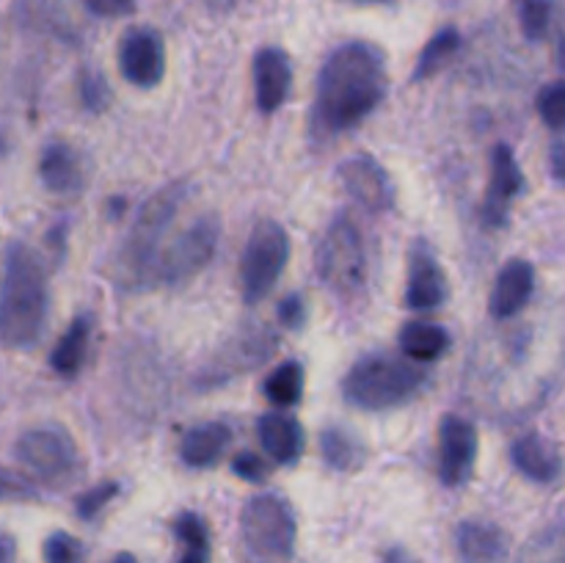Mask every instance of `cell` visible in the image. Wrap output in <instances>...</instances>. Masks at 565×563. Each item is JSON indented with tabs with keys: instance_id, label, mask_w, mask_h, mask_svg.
<instances>
[{
	"instance_id": "cell-1",
	"label": "cell",
	"mask_w": 565,
	"mask_h": 563,
	"mask_svg": "<svg viewBox=\"0 0 565 563\" xmlns=\"http://www.w3.org/2000/svg\"><path fill=\"white\" fill-rule=\"evenodd\" d=\"M386 97V61L375 44H340L323 61L315 88L312 127L337 136L362 125Z\"/></svg>"
},
{
	"instance_id": "cell-2",
	"label": "cell",
	"mask_w": 565,
	"mask_h": 563,
	"mask_svg": "<svg viewBox=\"0 0 565 563\" xmlns=\"http://www.w3.org/2000/svg\"><path fill=\"white\" fill-rule=\"evenodd\" d=\"M50 315L47 270L28 243L6 248L0 270V342L14 351L33 348L44 334Z\"/></svg>"
},
{
	"instance_id": "cell-3",
	"label": "cell",
	"mask_w": 565,
	"mask_h": 563,
	"mask_svg": "<svg viewBox=\"0 0 565 563\" xmlns=\"http://www.w3.org/2000/svg\"><path fill=\"white\" fill-rule=\"evenodd\" d=\"M425 370L419 362L395 353H367L342 379V395L364 412H386L419 395Z\"/></svg>"
},
{
	"instance_id": "cell-4",
	"label": "cell",
	"mask_w": 565,
	"mask_h": 563,
	"mask_svg": "<svg viewBox=\"0 0 565 563\" xmlns=\"http://www.w3.org/2000/svg\"><path fill=\"white\" fill-rule=\"evenodd\" d=\"M182 202H185V185L177 182V185L158 191L143 204L119 254V274L121 279H127V285L149 279L154 282L160 252H163V237L174 215L180 213Z\"/></svg>"
},
{
	"instance_id": "cell-5",
	"label": "cell",
	"mask_w": 565,
	"mask_h": 563,
	"mask_svg": "<svg viewBox=\"0 0 565 563\" xmlns=\"http://www.w3.org/2000/svg\"><path fill=\"white\" fill-rule=\"evenodd\" d=\"M315 270L337 296L353 298L367 285V248L359 226L340 215L326 226L315 248Z\"/></svg>"
},
{
	"instance_id": "cell-6",
	"label": "cell",
	"mask_w": 565,
	"mask_h": 563,
	"mask_svg": "<svg viewBox=\"0 0 565 563\" xmlns=\"http://www.w3.org/2000/svg\"><path fill=\"white\" fill-rule=\"evenodd\" d=\"M290 235L274 219L254 224L241 254V293L246 304H257L276 287L290 263Z\"/></svg>"
},
{
	"instance_id": "cell-7",
	"label": "cell",
	"mask_w": 565,
	"mask_h": 563,
	"mask_svg": "<svg viewBox=\"0 0 565 563\" xmlns=\"http://www.w3.org/2000/svg\"><path fill=\"white\" fill-rule=\"evenodd\" d=\"M17 464L28 472V478L47 486H64L75 480L83 469L81 450L70 431L58 425H39L25 431L14 445Z\"/></svg>"
},
{
	"instance_id": "cell-8",
	"label": "cell",
	"mask_w": 565,
	"mask_h": 563,
	"mask_svg": "<svg viewBox=\"0 0 565 563\" xmlns=\"http://www.w3.org/2000/svg\"><path fill=\"white\" fill-rule=\"evenodd\" d=\"M241 535L259 557H290L296 550L298 522L290 502L279 495H257L243 506Z\"/></svg>"
},
{
	"instance_id": "cell-9",
	"label": "cell",
	"mask_w": 565,
	"mask_h": 563,
	"mask_svg": "<svg viewBox=\"0 0 565 563\" xmlns=\"http://www.w3.org/2000/svg\"><path fill=\"white\" fill-rule=\"evenodd\" d=\"M221 241V221L215 215H202L191 226L180 232L169 246H163L154 270V282L163 285H185L193 276L202 274L213 259Z\"/></svg>"
},
{
	"instance_id": "cell-10",
	"label": "cell",
	"mask_w": 565,
	"mask_h": 563,
	"mask_svg": "<svg viewBox=\"0 0 565 563\" xmlns=\"http://www.w3.org/2000/svg\"><path fill=\"white\" fill-rule=\"evenodd\" d=\"M119 72L138 88H154L166 75V44L154 28H130L119 42Z\"/></svg>"
},
{
	"instance_id": "cell-11",
	"label": "cell",
	"mask_w": 565,
	"mask_h": 563,
	"mask_svg": "<svg viewBox=\"0 0 565 563\" xmlns=\"http://www.w3.org/2000/svg\"><path fill=\"white\" fill-rule=\"evenodd\" d=\"M342 188L356 204H362L367 213H386L395 204V188H392L390 174L379 160L367 155H353L337 166Z\"/></svg>"
},
{
	"instance_id": "cell-12",
	"label": "cell",
	"mask_w": 565,
	"mask_h": 563,
	"mask_svg": "<svg viewBox=\"0 0 565 563\" xmlns=\"http://www.w3.org/2000/svg\"><path fill=\"white\" fill-rule=\"evenodd\" d=\"M478 428L458 414L439 423V478L445 486H461L478 461Z\"/></svg>"
},
{
	"instance_id": "cell-13",
	"label": "cell",
	"mask_w": 565,
	"mask_h": 563,
	"mask_svg": "<svg viewBox=\"0 0 565 563\" xmlns=\"http://www.w3.org/2000/svg\"><path fill=\"white\" fill-rule=\"evenodd\" d=\"M447 276L441 270L439 259L434 257L428 246H414L408 259V282H406V307L417 312H430L447 301Z\"/></svg>"
},
{
	"instance_id": "cell-14",
	"label": "cell",
	"mask_w": 565,
	"mask_h": 563,
	"mask_svg": "<svg viewBox=\"0 0 565 563\" xmlns=\"http://www.w3.org/2000/svg\"><path fill=\"white\" fill-rule=\"evenodd\" d=\"M292 66L285 50L263 47L254 55V99L263 114H276L290 97Z\"/></svg>"
},
{
	"instance_id": "cell-15",
	"label": "cell",
	"mask_w": 565,
	"mask_h": 563,
	"mask_svg": "<svg viewBox=\"0 0 565 563\" xmlns=\"http://www.w3.org/2000/svg\"><path fill=\"white\" fill-rule=\"evenodd\" d=\"M524 188L522 169H519L516 158H513L511 147L497 144L491 152V177H489V193L483 202V221L489 226H500L505 221L508 204Z\"/></svg>"
},
{
	"instance_id": "cell-16",
	"label": "cell",
	"mask_w": 565,
	"mask_h": 563,
	"mask_svg": "<svg viewBox=\"0 0 565 563\" xmlns=\"http://www.w3.org/2000/svg\"><path fill=\"white\" fill-rule=\"evenodd\" d=\"M535 290V270L527 259H511V263L502 265V270L497 274L494 287H491L489 309L494 318L505 320L513 315L522 312L530 304Z\"/></svg>"
},
{
	"instance_id": "cell-17",
	"label": "cell",
	"mask_w": 565,
	"mask_h": 563,
	"mask_svg": "<svg viewBox=\"0 0 565 563\" xmlns=\"http://www.w3.org/2000/svg\"><path fill=\"white\" fill-rule=\"evenodd\" d=\"M257 439L263 453L276 464H296L307 447V431L292 414L270 412L257 423Z\"/></svg>"
},
{
	"instance_id": "cell-18",
	"label": "cell",
	"mask_w": 565,
	"mask_h": 563,
	"mask_svg": "<svg viewBox=\"0 0 565 563\" xmlns=\"http://www.w3.org/2000/svg\"><path fill=\"white\" fill-rule=\"evenodd\" d=\"M39 180L50 193L72 196L83 188V160L70 144L53 141L39 158Z\"/></svg>"
},
{
	"instance_id": "cell-19",
	"label": "cell",
	"mask_w": 565,
	"mask_h": 563,
	"mask_svg": "<svg viewBox=\"0 0 565 563\" xmlns=\"http://www.w3.org/2000/svg\"><path fill=\"white\" fill-rule=\"evenodd\" d=\"M232 445V428L226 423H202L185 431L180 442V458L193 469H207L221 461Z\"/></svg>"
},
{
	"instance_id": "cell-20",
	"label": "cell",
	"mask_w": 565,
	"mask_h": 563,
	"mask_svg": "<svg viewBox=\"0 0 565 563\" xmlns=\"http://www.w3.org/2000/svg\"><path fill=\"white\" fill-rule=\"evenodd\" d=\"M456 546L463 563H502L508 557V539L491 522H461Z\"/></svg>"
},
{
	"instance_id": "cell-21",
	"label": "cell",
	"mask_w": 565,
	"mask_h": 563,
	"mask_svg": "<svg viewBox=\"0 0 565 563\" xmlns=\"http://www.w3.org/2000/svg\"><path fill=\"white\" fill-rule=\"evenodd\" d=\"M511 461L524 478L535 480V484H552V480H557V475L563 469L555 447L546 439H541L539 434L519 436L511 445Z\"/></svg>"
},
{
	"instance_id": "cell-22",
	"label": "cell",
	"mask_w": 565,
	"mask_h": 563,
	"mask_svg": "<svg viewBox=\"0 0 565 563\" xmlns=\"http://www.w3.org/2000/svg\"><path fill=\"white\" fill-rule=\"evenodd\" d=\"M397 346L408 359L428 364L445 357L447 348H450V334H447L445 326L430 323V320H408L397 334Z\"/></svg>"
},
{
	"instance_id": "cell-23",
	"label": "cell",
	"mask_w": 565,
	"mask_h": 563,
	"mask_svg": "<svg viewBox=\"0 0 565 563\" xmlns=\"http://www.w3.org/2000/svg\"><path fill=\"white\" fill-rule=\"evenodd\" d=\"M88 342H92V320L75 318L55 342L53 353H50V368L64 379H75L88 357Z\"/></svg>"
},
{
	"instance_id": "cell-24",
	"label": "cell",
	"mask_w": 565,
	"mask_h": 563,
	"mask_svg": "<svg viewBox=\"0 0 565 563\" xmlns=\"http://www.w3.org/2000/svg\"><path fill=\"white\" fill-rule=\"evenodd\" d=\"M171 533L177 539V563H210V555H213L210 530L196 511L177 513Z\"/></svg>"
},
{
	"instance_id": "cell-25",
	"label": "cell",
	"mask_w": 565,
	"mask_h": 563,
	"mask_svg": "<svg viewBox=\"0 0 565 563\" xmlns=\"http://www.w3.org/2000/svg\"><path fill=\"white\" fill-rule=\"evenodd\" d=\"M303 381H307V370L296 359H287L279 368L270 370L263 381V395L265 401L274 403L276 408H290L296 406L303 397Z\"/></svg>"
},
{
	"instance_id": "cell-26",
	"label": "cell",
	"mask_w": 565,
	"mask_h": 563,
	"mask_svg": "<svg viewBox=\"0 0 565 563\" xmlns=\"http://www.w3.org/2000/svg\"><path fill=\"white\" fill-rule=\"evenodd\" d=\"M320 453H323V461L337 472H353L367 461L364 442L345 428H326L320 436Z\"/></svg>"
},
{
	"instance_id": "cell-27",
	"label": "cell",
	"mask_w": 565,
	"mask_h": 563,
	"mask_svg": "<svg viewBox=\"0 0 565 563\" xmlns=\"http://www.w3.org/2000/svg\"><path fill=\"white\" fill-rule=\"evenodd\" d=\"M458 50H461V33H458L456 28H441L439 33L430 36V42L425 44L423 53H419L412 81L423 83L428 81V77L439 75V72L456 59Z\"/></svg>"
},
{
	"instance_id": "cell-28",
	"label": "cell",
	"mask_w": 565,
	"mask_h": 563,
	"mask_svg": "<svg viewBox=\"0 0 565 563\" xmlns=\"http://www.w3.org/2000/svg\"><path fill=\"white\" fill-rule=\"evenodd\" d=\"M519 28L530 42H541L550 31L552 0H516Z\"/></svg>"
},
{
	"instance_id": "cell-29",
	"label": "cell",
	"mask_w": 565,
	"mask_h": 563,
	"mask_svg": "<svg viewBox=\"0 0 565 563\" xmlns=\"http://www.w3.org/2000/svg\"><path fill=\"white\" fill-rule=\"evenodd\" d=\"M83 557H86V550L81 541L64 530L47 535L44 541V563H83Z\"/></svg>"
},
{
	"instance_id": "cell-30",
	"label": "cell",
	"mask_w": 565,
	"mask_h": 563,
	"mask_svg": "<svg viewBox=\"0 0 565 563\" xmlns=\"http://www.w3.org/2000/svg\"><path fill=\"white\" fill-rule=\"evenodd\" d=\"M539 114L550 127L561 130L565 127V81L550 83L539 94Z\"/></svg>"
},
{
	"instance_id": "cell-31",
	"label": "cell",
	"mask_w": 565,
	"mask_h": 563,
	"mask_svg": "<svg viewBox=\"0 0 565 563\" xmlns=\"http://www.w3.org/2000/svg\"><path fill=\"white\" fill-rule=\"evenodd\" d=\"M116 495H119V484H114V480L92 486V489L83 491V495L77 497V513H81L83 519H94Z\"/></svg>"
},
{
	"instance_id": "cell-32",
	"label": "cell",
	"mask_w": 565,
	"mask_h": 563,
	"mask_svg": "<svg viewBox=\"0 0 565 563\" xmlns=\"http://www.w3.org/2000/svg\"><path fill=\"white\" fill-rule=\"evenodd\" d=\"M232 469H235V475H241L243 480H248V484H263V480L274 472L270 458H263L254 450L237 453L235 461H232Z\"/></svg>"
},
{
	"instance_id": "cell-33",
	"label": "cell",
	"mask_w": 565,
	"mask_h": 563,
	"mask_svg": "<svg viewBox=\"0 0 565 563\" xmlns=\"http://www.w3.org/2000/svg\"><path fill=\"white\" fill-rule=\"evenodd\" d=\"M279 320L287 329H301L303 320H307V304L301 296H287L279 304Z\"/></svg>"
},
{
	"instance_id": "cell-34",
	"label": "cell",
	"mask_w": 565,
	"mask_h": 563,
	"mask_svg": "<svg viewBox=\"0 0 565 563\" xmlns=\"http://www.w3.org/2000/svg\"><path fill=\"white\" fill-rule=\"evenodd\" d=\"M86 9L97 17H125L136 9V0H86Z\"/></svg>"
},
{
	"instance_id": "cell-35",
	"label": "cell",
	"mask_w": 565,
	"mask_h": 563,
	"mask_svg": "<svg viewBox=\"0 0 565 563\" xmlns=\"http://www.w3.org/2000/svg\"><path fill=\"white\" fill-rule=\"evenodd\" d=\"M105 99H108L105 83L99 81V77H86V81H83V103H86L88 108H103Z\"/></svg>"
},
{
	"instance_id": "cell-36",
	"label": "cell",
	"mask_w": 565,
	"mask_h": 563,
	"mask_svg": "<svg viewBox=\"0 0 565 563\" xmlns=\"http://www.w3.org/2000/svg\"><path fill=\"white\" fill-rule=\"evenodd\" d=\"M28 489L20 484V480H14L11 475L0 472V500H6V497H25Z\"/></svg>"
},
{
	"instance_id": "cell-37",
	"label": "cell",
	"mask_w": 565,
	"mask_h": 563,
	"mask_svg": "<svg viewBox=\"0 0 565 563\" xmlns=\"http://www.w3.org/2000/svg\"><path fill=\"white\" fill-rule=\"evenodd\" d=\"M14 539L0 530V563H14Z\"/></svg>"
},
{
	"instance_id": "cell-38",
	"label": "cell",
	"mask_w": 565,
	"mask_h": 563,
	"mask_svg": "<svg viewBox=\"0 0 565 563\" xmlns=\"http://www.w3.org/2000/svg\"><path fill=\"white\" fill-rule=\"evenodd\" d=\"M381 563H419V561L414 555H408L406 550H401V546H392V550L386 552L384 561H381Z\"/></svg>"
},
{
	"instance_id": "cell-39",
	"label": "cell",
	"mask_w": 565,
	"mask_h": 563,
	"mask_svg": "<svg viewBox=\"0 0 565 563\" xmlns=\"http://www.w3.org/2000/svg\"><path fill=\"white\" fill-rule=\"evenodd\" d=\"M210 6H213L215 11H226V9H232V6L237 3V0H207Z\"/></svg>"
},
{
	"instance_id": "cell-40",
	"label": "cell",
	"mask_w": 565,
	"mask_h": 563,
	"mask_svg": "<svg viewBox=\"0 0 565 563\" xmlns=\"http://www.w3.org/2000/svg\"><path fill=\"white\" fill-rule=\"evenodd\" d=\"M114 563H136V557L127 555V552H121V555L114 557Z\"/></svg>"
},
{
	"instance_id": "cell-41",
	"label": "cell",
	"mask_w": 565,
	"mask_h": 563,
	"mask_svg": "<svg viewBox=\"0 0 565 563\" xmlns=\"http://www.w3.org/2000/svg\"><path fill=\"white\" fill-rule=\"evenodd\" d=\"M557 59H561V66L565 70V39L561 42V50H557Z\"/></svg>"
}]
</instances>
